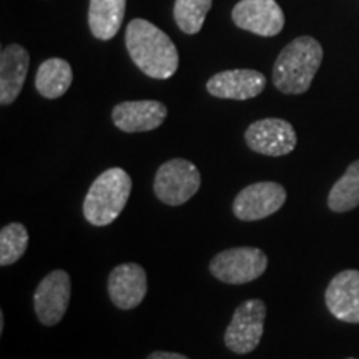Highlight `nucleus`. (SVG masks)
Listing matches in <instances>:
<instances>
[{
  "label": "nucleus",
  "mask_w": 359,
  "mask_h": 359,
  "mask_svg": "<svg viewBox=\"0 0 359 359\" xmlns=\"http://www.w3.org/2000/svg\"><path fill=\"white\" fill-rule=\"evenodd\" d=\"M285 187L276 182H258L243 188L233 200V213L241 222H258L276 213L286 203Z\"/></svg>",
  "instance_id": "obj_7"
},
{
  "label": "nucleus",
  "mask_w": 359,
  "mask_h": 359,
  "mask_svg": "<svg viewBox=\"0 0 359 359\" xmlns=\"http://www.w3.org/2000/svg\"><path fill=\"white\" fill-rule=\"evenodd\" d=\"M132 193V178L123 168L114 167L93 180L83 200V217L93 226L114 223Z\"/></svg>",
  "instance_id": "obj_3"
},
{
  "label": "nucleus",
  "mask_w": 359,
  "mask_h": 359,
  "mask_svg": "<svg viewBox=\"0 0 359 359\" xmlns=\"http://www.w3.org/2000/svg\"><path fill=\"white\" fill-rule=\"evenodd\" d=\"M231 19L238 29L259 37H275L285 27V13L276 0H240L233 7Z\"/></svg>",
  "instance_id": "obj_10"
},
{
  "label": "nucleus",
  "mask_w": 359,
  "mask_h": 359,
  "mask_svg": "<svg viewBox=\"0 0 359 359\" xmlns=\"http://www.w3.org/2000/svg\"><path fill=\"white\" fill-rule=\"evenodd\" d=\"M72 80H74V74H72L69 62L53 57L42 62V65L39 67L37 75H35V88L43 98L53 100V98L65 95Z\"/></svg>",
  "instance_id": "obj_17"
},
{
  "label": "nucleus",
  "mask_w": 359,
  "mask_h": 359,
  "mask_svg": "<svg viewBox=\"0 0 359 359\" xmlns=\"http://www.w3.org/2000/svg\"><path fill=\"white\" fill-rule=\"evenodd\" d=\"M72 280L64 269L48 273L34 293V309L43 326H55L65 316L70 304Z\"/></svg>",
  "instance_id": "obj_8"
},
{
  "label": "nucleus",
  "mask_w": 359,
  "mask_h": 359,
  "mask_svg": "<svg viewBox=\"0 0 359 359\" xmlns=\"http://www.w3.org/2000/svg\"><path fill=\"white\" fill-rule=\"evenodd\" d=\"M266 304L262 299H246L235 309L233 318L224 331V346L236 354L253 353L259 346Z\"/></svg>",
  "instance_id": "obj_6"
},
{
  "label": "nucleus",
  "mask_w": 359,
  "mask_h": 359,
  "mask_svg": "<svg viewBox=\"0 0 359 359\" xmlns=\"http://www.w3.org/2000/svg\"><path fill=\"white\" fill-rule=\"evenodd\" d=\"M148 290L147 273L140 264L123 263L109 275L110 302L118 309H135L145 299Z\"/></svg>",
  "instance_id": "obj_12"
},
{
  "label": "nucleus",
  "mask_w": 359,
  "mask_h": 359,
  "mask_svg": "<svg viewBox=\"0 0 359 359\" xmlns=\"http://www.w3.org/2000/svg\"><path fill=\"white\" fill-rule=\"evenodd\" d=\"M268 257L259 248L240 246L218 253L210 262V271L226 285H245L258 280L266 271Z\"/></svg>",
  "instance_id": "obj_5"
},
{
  "label": "nucleus",
  "mask_w": 359,
  "mask_h": 359,
  "mask_svg": "<svg viewBox=\"0 0 359 359\" xmlns=\"http://www.w3.org/2000/svg\"><path fill=\"white\" fill-rule=\"evenodd\" d=\"M125 45L133 64L147 77L167 80L178 70V50L163 30L145 19H133L127 25Z\"/></svg>",
  "instance_id": "obj_1"
},
{
  "label": "nucleus",
  "mask_w": 359,
  "mask_h": 359,
  "mask_svg": "<svg viewBox=\"0 0 359 359\" xmlns=\"http://www.w3.org/2000/svg\"><path fill=\"white\" fill-rule=\"evenodd\" d=\"M348 359H356V358H348Z\"/></svg>",
  "instance_id": "obj_23"
},
{
  "label": "nucleus",
  "mask_w": 359,
  "mask_h": 359,
  "mask_svg": "<svg viewBox=\"0 0 359 359\" xmlns=\"http://www.w3.org/2000/svg\"><path fill=\"white\" fill-rule=\"evenodd\" d=\"M0 333H4V311H0Z\"/></svg>",
  "instance_id": "obj_22"
},
{
  "label": "nucleus",
  "mask_w": 359,
  "mask_h": 359,
  "mask_svg": "<svg viewBox=\"0 0 359 359\" xmlns=\"http://www.w3.org/2000/svg\"><path fill=\"white\" fill-rule=\"evenodd\" d=\"M167 107L156 100L122 102L111 110L115 127L125 133L151 132L167 120Z\"/></svg>",
  "instance_id": "obj_13"
},
{
  "label": "nucleus",
  "mask_w": 359,
  "mask_h": 359,
  "mask_svg": "<svg viewBox=\"0 0 359 359\" xmlns=\"http://www.w3.org/2000/svg\"><path fill=\"white\" fill-rule=\"evenodd\" d=\"M29 246V231L22 223H8L0 231V264L17 263Z\"/></svg>",
  "instance_id": "obj_20"
},
{
  "label": "nucleus",
  "mask_w": 359,
  "mask_h": 359,
  "mask_svg": "<svg viewBox=\"0 0 359 359\" xmlns=\"http://www.w3.org/2000/svg\"><path fill=\"white\" fill-rule=\"evenodd\" d=\"M127 0H90V32L98 40H111L122 27Z\"/></svg>",
  "instance_id": "obj_16"
},
{
  "label": "nucleus",
  "mask_w": 359,
  "mask_h": 359,
  "mask_svg": "<svg viewBox=\"0 0 359 359\" xmlns=\"http://www.w3.org/2000/svg\"><path fill=\"white\" fill-rule=\"evenodd\" d=\"M213 0H175L173 17L182 32L195 35L205 24Z\"/></svg>",
  "instance_id": "obj_19"
},
{
  "label": "nucleus",
  "mask_w": 359,
  "mask_h": 359,
  "mask_svg": "<svg viewBox=\"0 0 359 359\" xmlns=\"http://www.w3.org/2000/svg\"><path fill=\"white\" fill-rule=\"evenodd\" d=\"M326 306L336 320L359 325V271L344 269L331 280L325 294Z\"/></svg>",
  "instance_id": "obj_14"
},
{
  "label": "nucleus",
  "mask_w": 359,
  "mask_h": 359,
  "mask_svg": "<svg viewBox=\"0 0 359 359\" xmlns=\"http://www.w3.org/2000/svg\"><path fill=\"white\" fill-rule=\"evenodd\" d=\"M30 55L19 43L7 45L0 53V103L11 105L20 95L29 74Z\"/></svg>",
  "instance_id": "obj_15"
},
{
  "label": "nucleus",
  "mask_w": 359,
  "mask_h": 359,
  "mask_svg": "<svg viewBox=\"0 0 359 359\" xmlns=\"http://www.w3.org/2000/svg\"><path fill=\"white\" fill-rule=\"evenodd\" d=\"M246 145L255 154L266 156H283L294 150L296 132L293 125L281 118H263L246 128Z\"/></svg>",
  "instance_id": "obj_9"
},
{
  "label": "nucleus",
  "mask_w": 359,
  "mask_h": 359,
  "mask_svg": "<svg viewBox=\"0 0 359 359\" xmlns=\"http://www.w3.org/2000/svg\"><path fill=\"white\" fill-rule=\"evenodd\" d=\"M331 212L344 213L359 206V160L353 161L346 172L331 188L327 196Z\"/></svg>",
  "instance_id": "obj_18"
},
{
  "label": "nucleus",
  "mask_w": 359,
  "mask_h": 359,
  "mask_svg": "<svg viewBox=\"0 0 359 359\" xmlns=\"http://www.w3.org/2000/svg\"><path fill=\"white\" fill-rule=\"evenodd\" d=\"M323 62V47L316 39L298 37L290 42L273 65V83L283 93L302 95L311 87Z\"/></svg>",
  "instance_id": "obj_2"
},
{
  "label": "nucleus",
  "mask_w": 359,
  "mask_h": 359,
  "mask_svg": "<svg viewBox=\"0 0 359 359\" xmlns=\"http://www.w3.org/2000/svg\"><path fill=\"white\" fill-rule=\"evenodd\" d=\"M266 87V77L258 70L235 69L215 74L206 82L210 95L226 100H250Z\"/></svg>",
  "instance_id": "obj_11"
},
{
  "label": "nucleus",
  "mask_w": 359,
  "mask_h": 359,
  "mask_svg": "<svg viewBox=\"0 0 359 359\" xmlns=\"http://www.w3.org/2000/svg\"><path fill=\"white\" fill-rule=\"evenodd\" d=\"M147 359H190L185 354L180 353H170V351H155L151 353Z\"/></svg>",
  "instance_id": "obj_21"
},
{
  "label": "nucleus",
  "mask_w": 359,
  "mask_h": 359,
  "mask_svg": "<svg viewBox=\"0 0 359 359\" xmlns=\"http://www.w3.org/2000/svg\"><path fill=\"white\" fill-rule=\"evenodd\" d=\"M201 175L198 168L185 158L165 161L156 170L154 191L161 203L170 206L185 205L200 190Z\"/></svg>",
  "instance_id": "obj_4"
}]
</instances>
